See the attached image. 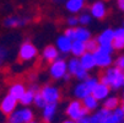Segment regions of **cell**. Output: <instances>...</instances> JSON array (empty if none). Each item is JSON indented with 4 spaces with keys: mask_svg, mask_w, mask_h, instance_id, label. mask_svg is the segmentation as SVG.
<instances>
[{
    "mask_svg": "<svg viewBox=\"0 0 124 123\" xmlns=\"http://www.w3.org/2000/svg\"><path fill=\"white\" fill-rule=\"evenodd\" d=\"M5 123H9V122H5Z\"/></svg>",
    "mask_w": 124,
    "mask_h": 123,
    "instance_id": "obj_45",
    "label": "cell"
},
{
    "mask_svg": "<svg viewBox=\"0 0 124 123\" xmlns=\"http://www.w3.org/2000/svg\"><path fill=\"white\" fill-rule=\"evenodd\" d=\"M80 63H81V66L84 69H86L87 72H90V70H92L97 66L95 56H93V53H90V52H86L82 57H80Z\"/></svg>",
    "mask_w": 124,
    "mask_h": 123,
    "instance_id": "obj_17",
    "label": "cell"
},
{
    "mask_svg": "<svg viewBox=\"0 0 124 123\" xmlns=\"http://www.w3.org/2000/svg\"><path fill=\"white\" fill-rule=\"evenodd\" d=\"M90 14H91L92 17H95V19L102 20L106 17V15H107V8H106L103 1L98 0V1H95L90 6Z\"/></svg>",
    "mask_w": 124,
    "mask_h": 123,
    "instance_id": "obj_10",
    "label": "cell"
},
{
    "mask_svg": "<svg viewBox=\"0 0 124 123\" xmlns=\"http://www.w3.org/2000/svg\"><path fill=\"white\" fill-rule=\"evenodd\" d=\"M123 95H124V87H123Z\"/></svg>",
    "mask_w": 124,
    "mask_h": 123,
    "instance_id": "obj_44",
    "label": "cell"
},
{
    "mask_svg": "<svg viewBox=\"0 0 124 123\" xmlns=\"http://www.w3.org/2000/svg\"><path fill=\"white\" fill-rule=\"evenodd\" d=\"M101 82L108 85L112 90L124 87V70H120L117 66L107 68L106 73L101 76Z\"/></svg>",
    "mask_w": 124,
    "mask_h": 123,
    "instance_id": "obj_1",
    "label": "cell"
},
{
    "mask_svg": "<svg viewBox=\"0 0 124 123\" xmlns=\"http://www.w3.org/2000/svg\"><path fill=\"white\" fill-rule=\"evenodd\" d=\"M123 27H124V25H123Z\"/></svg>",
    "mask_w": 124,
    "mask_h": 123,
    "instance_id": "obj_46",
    "label": "cell"
},
{
    "mask_svg": "<svg viewBox=\"0 0 124 123\" xmlns=\"http://www.w3.org/2000/svg\"><path fill=\"white\" fill-rule=\"evenodd\" d=\"M52 1H54L55 4H65L68 0H52Z\"/></svg>",
    "mask_w": 124,
    "mask_h": 123,
    "instance_id": "obj_39",
    "label": "cell"
},
{
    "mask_svg": "<svg viewBox=\"0 0 124 123\" xmlns=\"http://www.w3.org/2000/svg\"><path fill=\"white\" fill-rule=\"evenodd\" d=\"M39 91H41V94L44 97L47 103H58V101L60 98V92H59V89L57 86L44 85Z\"/></svg>",
    "mask_w": 124,
    "mask_h": 123,
    "instance_id": "obj_6",
    "label": "cell"
},
{
    "mask_svg": "<svg viewBox=\"0 0 124 123\" xmlns=\"http://www.w3.org/2000/svg\"><path fill=\"white\" fill-rule=\"evenodd\" d=\"M33 111L28 107H21V108H16L9 117L8 122L9 123H27L33 121Z\"/></svg>",
    "mask_w": 124,
    "mask_h": 123,
    "instance_id": "obj_3",
    "label": "cell"
},
{
    "mask_svg": "<svg viewBox=\"0 0 124 123\" xmlns=\"http://www.w3.org/2000/svg\"><path fill=\"white\" fill-rule=\"evenodd\" d=\"M62 123H78V122H75V121H73V119H70V118H68V119L63 121Z\"/></svg>",
    "mask_w": 124,
    "mask_h": 123,
    "instance_id": "obj_40",
    "label": "cell"
},
{
    "mask_svg": "<svg viewBox=\"0 0 124 123\" xmlns=\"http://www.w3.org/2000/svg\"><path fill=\"white\" fill-rule=\"evenodd\" d=\"M124 122V112L122 110V107H118L117 110H114L111 115L109 118H107L102 123H123Z\"/></svg>",
    "mask_w": 124,
    "mask_h": 123,
    "instance_id": "obj_23",
    "label": "cell"
},
{
    "mask_svg": "<svg viewBox=\"0 0 124 123\" xmlns=\"http://www.w3.org/2000/svg\"><path fill=\"white\" fill-rule=\"evenodd\" d=\"M117 4H118V8L124 11V0H117Z\"/></svg>",
    "mask_w": 124,
    "mask_h": 123,
    "instance_id": "obj_38",
    "label": "cell"
},
{
    "mask_svg": "<svg viewBox=\"0 0 124 123\" xmlns=\"http://www.w3.org/2000/svg\"><path fill=\"white\" fill-rule=\"evenodd\" d=\"M93 115H95V117H96L97 122H98V123H102V122H104L107 118H109V117H111L112 111H109V110H107V108L102 107L101 110H97Z\"/></svg>",
    "mask_w": 124,
    "mask_h": 123,
    "instance_id": "obj_28",
    "label": "cell"
},
{
    "mask_svg": "<svg viewBox=\"0 0 124 123\" xmlns=\"http://www.w3.org/2000/svg\"><path fill=\"white\" fill-rule=\"evenodd\" d=\"M116 66L119 68L120 70H124V54L119 56L116 60Z\"/></svg>",
    "mask_w": 124,
    "mask_h": 123,
    "instance_id": "obj_37",
    "label": "cell"
},
{
    "mask_svg": "<svg viewBox=\"0 0 124 123\" xmlns=\"http://www.w3.org/2000/svg\"><path fill=\"white\" fill-rule=\"evenodd\" d=\"M26 91H27L26 86H25L23 84H21V82H15V84H12V85L10 86V89H9V94H10L11 96H14L16 100H19V101H20V98L25 95Z\"/></svg>",
    "mask_w": 124,
    "mask_h": 123,
    "instance_id": "obj_19",
    "label": "cell"
},
{
    "mask_svg": "<svg viewBox=\"0 0 124 123\" xmlns=\"http://www.w3.org/2000/svg\"><path fill=\"white\" fill-rule=\"evenodd\" d=\"M70 78H71V74H69V73H68V74H66V75H65L63 79H64L65 81H69V80H70Z\"/></svg>",
    "mask_w": 124,
    "mask_h": 123,
    "instance_id": "obj_41",
    "label": "cell"
},
{
    "mask_svg": "<svg viewBox=\"0 0 124 123\" xmlns=\"http://www.w3.org/2000/svg\"><path fill=\"white\" fill-rule=\"evenodd\" d=\"M27 123H38V122H36V121L33 119V121H31V122H27Z\"/></svg>",
    "mask_w": 124,
    "mask_h": 123,
    "instance_id": "obj_43",
    "label": "cell"
},
{
    "mask_svg": "<svg viewBox=\"0 0 124 123\" xmlns=\"http://www.w3.org/2000/svg\"><path fill=\"white\" fill-rule=\"evenodd\" d=\"M118 106H119V100L116 96H109V97H107L103 101V107L109 110V111H112V112L114 110H117Z\"/></svg>",
    "mask_w": 124,
    "mask_h": 123,
    "instance_id": "obj_25",
    "label": "cell"
},
{
    "mask_svg": "<svg viewBox=\"0 0 124 123\" xmlns=\"http://www.w3.org/2000/svg\"><path fill=\"white\" fill-rule=\"evenodd\" d=\"M74 76H75L78 80H80V81H85V80H87L88 78H90V75H88V72H87L86 69H84L82 66L78 70L76 74H75Z\"/></svg>",
    "mask_w": 124,
    "mask_h": 123,
    "instance_id": "obj_33",
    "label": "cell"
},
{
    "mask_svg": "<svg viewBox=\"0 0 124 123\" xmlns=\"http://www.w3.org/2000/svg\"><path fill=\"white\" fill-rule=\"evenodd\" d=\"M85 0H68L65 3V8L70 14H78L84 10Z\"/></svg>",
    "mask_w": 124,
    "mask_h": 123,
    "instance_id": "obj_18",
    "label": "cell"
},
{
    "mask_svg": "<svg viewBox=\"0 0 124 123\" xmlns=\"http://www.w3.org/2000/svg\"><path fill=\"white\" fill-rule=\"evenodd\" d=\"M34 105H36V107H38V108H44L46 107V105H47V102H46V100H44V97L42 96V94H41V91H38V92H36V96H34V102H33Z\"/></svg>",
    "mask_w": 124,
    "mask_h": 123,
    "instance_id": "obj_29",
    "label": "cell"
},
{
    "mask_svg": "<svg viewBox=\"0 0 124 123\" xmlns=\"http://www.w3.org/2000/svg\"><path fill=\"white\" fill-rule=\"evenodd\" d=\"M64 34L69 38V40H71L73 42L75 41V28L74 27H68L64 32Z\"/></svg>",
    "mask_w": 124,
    "mask_h": 123,
    "instance_id": "obj_35",
    "label": "cell"
},
{
    "mask_svg": "<svg viewBox=\"0 0 124 123\" xmlns=\"http://www.w3.org/2000/svg\"><path fill=\"white\" fill-rule=\"evenodd\" d=\"M71 46H73V41L69 40L65 34L63 36H59L57 38V48L60 53L63 54H66V53H70L71 52Z\"/></svg>",
    "mask_w": 124,
    "mask_h": 123,
    "instance_id": "obj_16",
    "label": "cell"
},
{
    "mask_svg": "<svg viewBox=\"0 0 124 123\" xmlns=\"http://www.w3.org/2000/svg\"><path fill=\"white\" fill-rule=\"evenodd\" d=\"M109 91H111V87L100 81L98 85L95 87V90L92 91V96L98 101H104L107 97H109Z\"/></svg>",
    "mask_w": 124,
    "mask_h": 123,
    "instance_id": "obj_12",
    "label": "cell"
},
{
    "mask_svg": "<svg viewBox=\"0 0 124 123\" xmlns=\"http://www.w3.org/2000/svg\"><path fill=\"white\" fill-rule=\"evenodd\" d=\"M81 68V63H80V58H71V59H69L68 62V73L69 74H71V75H75L76 72Z\"/></svg>",
    "mask_w": 124,
    "mask_h": 123,
    "instance_id": "obj_26",
    "label": "cell"
},
{
    "mask_svg": "<svg viewBox=\"0 0 124 123\" xmlns=\"http://www.w3.org/2000/svg\"><path fill=\"white\" fill-rule=\"evenodd\" d=\"M68 25H69V27L76 28L78 25H80V24H79V17H76V16H70L69 19H68Z\"/></svg>",
    "mask_w": 124,
    "mask_h": 123,
    "instance_id": "obj_36",
    "label": "cell"
},
{
    "mask_svg": "<svg viewBox=\"0 0 124 123\" xmlns=\"http://www.w3.org/2000/svg\"><path fill=\"white\" fill-rule=\"evenodd\" d=\"M95 60H96V65L100 66V68H109L111 64L113 63V59H112V54H108L106 52L101 50L98 48V50H96L95 53Z\"/></svg>",
    "mask_w": 124,
    "mask_h": 123,
    "instance_id": "obj_8",
    "label": "cell"
},
{
    "mask_svg": "<svg viewBox=\"0 0 124 123\" xmlns=\"http://www.w3.org/2000/svg\"><path fill=\"white\" fill-rule=\"evenodd\" d=\"M34 96H36V92H34L33 90H27L26 92H25V95L20 98V103L22 105L23 107H27L28 105H31V103H33L34 102Z\"/></svg>",
    "mask_w": 124,
    "mask_h": 123,
    "instance_id": "obj_27",
    "label": "cell"
},
{
    "mask_svg": "<svg viewBox=\"0 0 124 123\" xmlns=\"http://www.w3.org/2000/svg\"><path fill=\"white\" fill-rule=\"evenodd\" d=\"M37 48L34 44H32L31 42H25L20 46L19 49V58L22 62H30L33 60L34 58L37 57Z\"/></svg>",
    "mask_w": 124,
    "mask_h": 123,
    "instance_id": "obj_5",
    "label": "cell"
},
{
    "mask_svg": "<svg viewBox=\"0 0 124 123\" xmlns=\"http://www.w3.org/2000/svg\"><path fill=\"white\" fill-rule=\"evenodd\" d=\"M91 38H92L91 37V31L88 28H86L85 26H80V27L75 28V41H80V42L86 43Z\"/></svg>",
    "mask_w": 124,
    "mask_h": 123,
    "instance_id": "obj_20",
    "label": "cell"
},
{
    "mask_svg": "<svg viewBox=\"0 0 124 123\" xmlns=\"http://www.w3.org/2000/svg\"><path fill=\"white\" fill-rule=\"evenodd\" d=\"M98 48H100V46H98L97 40L91 38L90 41H87V42H86V50H87V52H90V53H95L96 50H98Z\"/></svg>",
    "mask_w": 124,
    "mask_h": 123,
    "instance_id": "obj_32",
    "label": "cell"
},
{
    "mask_svg": "<svg viewBox=\"0 0 124 123\" xmlns=\"http://www.w3.org/2000/svg\"><path fill=\"white\" fill-rule=\"evenodd\" d=\"M57 108H58L57 103H47L46 105V107L42 110L43 121L46 123H52L53 121H54V117L57 115Z\"/></svg>",
    "mask_w": 124,
    "mask_h": 123,
    "instance_id": "obj_15",
    "label": "cell"
},
{
    "mask_svg": "<svg viewBox=\"0 0 124 123\" xmlns=\"http://www.w3.org/2000/svg\"><path fill=\"white\" fill-rule=\"evenodd\" d=\"M114 49H123L124 48V27H119L114 30V40H113Z\"/></svg>",
    "mask_w": 124,
    "mask_h": 123,
    "instance_id": "obj_21",
    "label": "cell"
},
{
    "mask_svg": "<svg viewBox=\"0 0 124 123\" xmlns=\"http://www.w3.org/2000/svg\"><path fill=\"white\" fill-rule=\"evenodd\" d=\"M91 20H92V16L88 12H81L79 15V24L81 26H86L88 24H91Z\"/></svg>",
    "mask_w": 124,
    "mask_h": 123,
    "instance_id": "obj_30",
    "label": "cell"
},
{
    "mask_svg": "<svg viewBox=\"0 0 124 123\" xmlns=\"http://www.w3.org/2000/svg\"><path fill=\"white\" fill-rule=\"evenodd\" d=\"M28 19L23 16H16V15H11L4 19V26L8 28H16V27H22L27 24Z\"/></svg>",
    "mask_w": 124,
    "mask_h": 123,
    "instance_id": "obj_9",
    "label": "cell"
},
{
    "mask_svg": "<svg viewBox=\"0 0 124 123\" xmlns=\"http://www.w3.org/2000/svg\"><path fill=\"white\" fill-rule=\"evenodd\" d=\"M86 43L84 42H80V41H74L73 42V46H71V54L76 58H80L82 57L85 53H86Z\"/></svg>",
    "mask_w": 124,
    "mask_h": 123,
    "instance_id": "obj_22",
    "label": "cell"
},
{
    "mask_svg": "<svg viewBox=\"0 0 124 123\" xmlns=\"http://www.w3.org/2000/svg\"><path fill=\"white\" fill-rule=\"evenodd\" d=\"M98 100H96L93 96H92V94L90 95V96H87V97H85L84 100H82V105H84V107L88 111V112H92V111H95V110H97L98 108Z\"/></svg>",
    "mask_w": 124,
    "mask_h": 123,
    "instance_id": "obj_24",
    "label": "cell"
},
{
    "mask_svg": "<svg viewBox=\"0 0 124 123\" xmlns=\"http://www.w3.org/2000/svg\"><path fill=\"white\" fill-rule=\"evenodd\" d=\"M65 112H66L68 118L73 119L75 122H78V121L82 119L84 117L88 116V111L84 107L82 101H80V100H74L71 102H69Z\"/></svg>",
    "mask_w": 124,
    "mask_h": 123,
    "instance_id": "obj_2",
    "label": "cell"
},
{
    "mask_svg": "<svg viewBox=\"0 0 124 123\" xmlns=\"http://www.w3.org/2000/svg\"><path fill=\"white\" fill-rule=\"evenodd\" d=\"M73 94H74V96H75L78 100H81V101H82L85 97L90 96V95L92 94V91L90 90V87L86 85L85 81H80V82L74 87Z\"/></svg>",
    "mask_w": 124,
    "mask_h": 123,
    "instance_id": "obj_14",
    "label": "cell"
},
{
    "mask_svg": "<svg viewBox=\"0 0 124 123\" xmlns=\"http://www.w3.org/2000/svg\"><path fill=\"white\" fill-rule=\"evenodd\" d=\"M78 123H98V122H97V119H96L95 115H91V116L88 115V116L84 117L82 119L78 121Z\"/></svg>",
    "mask_w": 124,
    "mask_h": 123,
    "instance_id": "obj_34",
    "label": "cell"
},
{
    "mask_svg": "<svg viewBox=\"0 0 124 123\" xmlns=\"http://www.w3.org/2000/svg\"><path fill=\"white\" fill-rule=\"evenodd\" d=\"M59 53L60 52L58 50V48H57V46H47L44 49H43V52H42V57H43V59L46 60V62H48V63H53V62H55L57 59H59L60 57H59Z\"/></svg>",
    "mask_w": 124,
    "mask_h": 123,
    "instance_id": "obj_13",
    "label": "cell"
},
{
    "mask_svg": "<svg viewBox=\"0 0 124 123\" xmlns=\"http://www.w3.org/2000/svg\"><path fill=\"white\" fill-rule=\"evenodd\" d=\"M17 103H19V100H16L14 96H11L10 94H8L1 103H0V112H3L5 116H10L16 108H17Z\"/></svg>",
    "mask_w": 124,
    "mask_h": 123,
    "instance_id": "obj_7",
    "label": "cell"
},
{
    "mask_svg": "<svg viewBox=\"0 0 124 123\" xmlns=\"http://www.w3.org/2000/svg\"><path fill=\"white\" fill-rule=\"evenodd\" d=\"M122 110H123V112H124V100H123V102H122Z\"/></svg>",
    "mask_w": 124,
    "mask_h": 123,
    "instance_id": "obj_42",
    "label": "cell"
},
{
    "mask_svg": "<svg viewBox=\"0 0 124 123\" xmlns=\"http://www.w3.org/2000/svg\"><path fill=\"white\" fill-rule=\"evenodd\" d=\"M98 42L100 47H108L113 46V40H114V30L112 28H106L101 34H98V37L96 38Z\"/></svg>",
    "mask_w": 124,
    "mask_h": 123,
    "instance_id": "obj_11",
    "label": "cell"
},
{
    "mask_svg": "<svg viewBox=\"0 0 124 123\" xmlns=\"http://www.w3.org/2000/svg\"><path fill=\"white\" fill-rule=\"evenodd\" d=\"M8 58H9V49L5 46L0 44V68L5 64Z\"/></svg>",
    "mask_w": 124,
    "mask_h": 123,
    "instance_id": "obj_31",
    "label": "cell"
},
{
    "mask_svg": "<svg viewBox=\"0 0 124 123\" xmlns=\"http://www.w3.org/2000/svg\"><path fill=\"white\" fill-rule=\"evenodd\" d=\"M49 74L53 79H55V80L63 79L68 74V62H65L63 58H59L55 62L50 63Z\"/></svg>",
    "mask_w": 124,
    "mask_h": 123,
    "instance_id": "obj_4",
    "label": "cell"
}]
</instances>
